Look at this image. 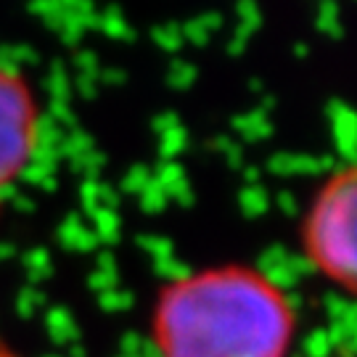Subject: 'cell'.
I'll list each match as a JSON object with an SVG mask.
<instances>
[{"label": "cell", "instance_id": "cell-4", "mask_svg": "<svg viewBox=\"0 0 357 357\" xmlns=\"http://www.w3.org/2000/svg\"><path fill=\"white\" fill-rule=\"evenodd\" d=\"M0 357H19V355H16L13 349H8L6 344H0Z\"/></svg>", "mask_w": 357, "mask_h": 357}, {"label": "cell", "instance_id": "cell-3", "mask_svg": "<svg viewBox=\"0 0 357 357\" xmlns=\"http://www.w3.org/2000/svg\"><path fill=\"white\" fill-rule=\"evenodd\" d=\"M38 143V106L19 75L0 66V185L11 183Z\"/></svg>", "mask_w": 357, "mask_h": 357}, {"label": "cell", "instance_id": "cell-1", "mask_svg": "<svg viewBox=\"0 0 357 357\" xmlns=\"http://www.w3.org/2000/svg\"><path fill=\"white\" fill-rule=\"evenodd\" d=\"M294 307L249 268H215L169 283L153 310L159 357H286Z\"/></svg>", "mask_w": 357, "mask_h": 357}, {"label": "cell", "instance_id": "cell-2", "mask_svg": "<svg viewBox=\"0 0 357 357\" xmlns=\"http://www.w3.org/2000/svg\"><path fill=\"white\" fill-rule=\"evenodd\" d=\"M355 169H336L315 193L302 228V243L310 265L326 281L342 286L344 291L355 289Z\"/></svg>", "mask_w": 357, "mask_h": 357}]
</instances>
